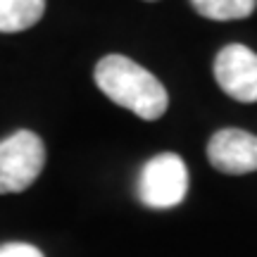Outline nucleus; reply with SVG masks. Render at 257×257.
Here are the masks:
<instances>
[{
	"mask_svg": "<svg viewBox=\"0 0 257 257\" xmlns=\"http://www.w3.org/2000/svg\"><path fill=\"white\" fill-rule=\"evenodd\" d=\"M93 79L112 102H117L119 107H126L141 119L155 121L167 112L169 95L162 81L128 57H102L93 69Z\"/></svg>",
	"mask_w": 257,
	"mask_h": 257,
	"instance_id": "obj_1",
	"label": "nucleus"
},
{
	"mask_svg": "<svg viewBox=\"0 0 257 257\" xmlns=\"http://www.w3.org/2000/svg\"><path fill=\"white\" fill-rule=\"evenodd\" d=\"M46 165L43 141L34 131H15L0 141V195L22 193L36 181Z\"/></svg>",
	"mask_w": 257,
	"mask_h": 257,
	"instance_id": "obj_2",
	"label": "nucleus"
},
{
	"mask_svg": "<svg viewBox=\"0 0 257 257\" xmlns=\"http://www.w3.org/2000/svg\"><path fill=\"white\" fill-rule=\"evenodd\" d=\"M138 198L146 207L169 210L181 205L188 193V169L174 153H162L148 160L138 176Z\"/></svg>",
	"mask_w": 257,
	"mask_h": 257,
	"instance_id": "obj_3",
	"label": "nucleus"
},
{
	"mask_svg": "<svg viewBox=\"0 0 257 257\" xmlns=\"http://www.w3.org/2000/svg\"><path fill=\"white\" fill-rule=\"evenodd\" d=\"M214 79L233 100L257 102V53L240 43L221 48L214 57Z\"/></svg>",
	"mask_w": 257,
	"mask_h": 257,
	"instance_id": "obj_4",
	"label": "nucleus"
},
{
	"mask_svg": "<svg viewBox=\"0 0 257 257\" xmlns=\"http://www.w3.org/2000/svg\"><path fill=\"white\" fill-rule=\"evenodd\" d=\"M207 160L231 176L257 172V136L243 128H221L207 143Z\"/></svg>",
	"mask_w": 257,
	"mask_h": 257,
	"instance_id": "obj_5",
	"label": "nucleus"
},
{
	"mask_svg": "<svg viewBox=\"0 0 257 257\" xmlns=\"http://www.w3.org/2000/svg\"><path fill=\"white\" fill-rule=\"evenodd\" d=\"M46 12V0H0V34L27 31Z\"/></svg>",
	"mask_w": 257,
	"mask_h": 257,
	"instance_id": "obj_6",
	"label": "nucleus"
},
{
	"mask_svg": "<svg viewBox=\"0 0 257 257\" xmlns=\"http://www.w3.org/2000/svg\"><path fill=\"white\" fill-rule=\"evenodd\" d=\"M198 15L214 22H231V19H245L257 8V0H191Z\"/></svg>",
	"mask_w": 257,
	"mask_h": 257,
	"instance_id": "obj_7",
	"label": "nucleus"
},
{
	"mask_svg": "<svg viewBox=\"0 0 257 257\" xmlns=\"http://www.w3.org/2000/svg\"><path fill=\"white\" fill-rule=\"evenodd\" d=\"M0 257H43V252L31 245V243H22V240H12L0 245Z\"/></svg>",
	"mask_w": 257,
	"mask_h": 257,
	"instance_id": "obj_8",
	"label": "nucleus"
}]
</instances>
